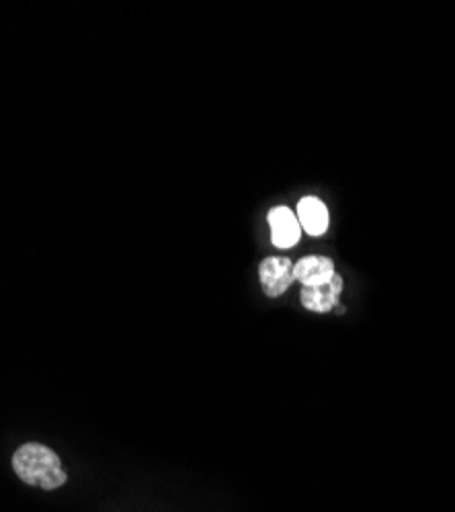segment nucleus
<instances>
[{
	"label": "nucleus",
	"instance_id": "1",
	"mask_svg": "<svg viewBox=\"0 0 455 512\" xmlns=\"http://www.w3.org/2000/svg\"><path fill=\"white\" fill-rule=\"evenodd\" d=\"M13 469L21 482L46 492L58 490L68 482L58 453L39 443L21 445L13 455Z\"/></svg>",
	"mask_w": 455,
	"mask_h": 512
},
{
	"label": "nucleus",
	"instance_id": "2",
	"mask_svg": "<svg viewBox=\"0 0 455 512\" xmlns=\"http://www.w3.org/2000/svg\"><path fill=\"white\" fill-rule=\"evenodd\" d=\"M259 279L265 295L279 297L294 283V265L285 256H267L259 265Z\"/></svg>",
	"mask_w": 455,
	"mask_h": 512
},
{
	"label": "nucleus",
	"instance_id": "3",
	"mask_svg": "<svg viewBox=\"0 0 455 512\" xmlns=\"http://www.w3.org/2000/svg\"><path fill=\"white\" fill-rule=\"evenodd\" d=\"M267 222L271 226V240L277 248H292L294 244H298L302 226L292 209L283 205L273 207L269 211Z\"/></svg>",
	"mask_w": 455,
	"mask_h": 512
},
{
	"label": "nucleus",
	"instance_id": "4",
	"mask_svg": "<svg viewBox=\"0 0 455 512\" xmlns=\"http://www.w3.org/2000/svg\"><path fill=\"white\" fill-rule=\"evenodd\" d=\"M343 285H345L343 277L335 275L324 285L302 287V293H300L302 306L310 312H316V314L330 312L333 308H337V304H339V295L343 291Z\"/></svg>",
	"mask_w": 455,
	"mask_h": 512
},
{
	"label": "nucleus",
	"instance_id": "5",
	"mask_svg": "<svg viewBox=\"0 0 455 512\" xmlns=\"http://www.w3.org/2000/svg\"><path fill=\"white\" fill-rule=\"evenodd\" d=\"M335 273V263L330 256H322V254H312V256H304L296 265H294V277L296 281L302 283V287H318L328 283L333 279Z\"/></svg>",
	"mask_w": 455,
	"mask_h": 512
},
{
	"label": "nucleus",
	"instance_id": "6",
	"mask_svg": "<svg viewBox=\"0 0 455 512\" xmlns=\"http://www.w3.org/2000/svg\"><path fill=\"white\" fill-rule=\"evenodd\" d=\"M298 222L310 236H322L328 230V207L318 197H304L298 203Z\"/></svg>",
	"mask_w": 455,
	"mask_h": 512
}]
</instances>
